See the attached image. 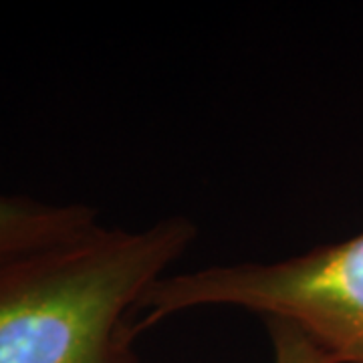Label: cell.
Listing matches in <instances>:
<instances>
[{"label": "cell", "instance_id": "cell-2", "mask_svg": "<svg viewBox=\"0 0 363 363\" xmlns=\"http://www.w3.org/2000/svg\"><path fill=\"white\" fill-rule=\"evenodd\" d=\"M200 307L283 319L337 363H363V233L272 262L166 274L138 305L140 331Z\"/></svg>", "mask_w": 363, "mask_h": 363}, {"label": "cell", "instance_id": "cell-3", "mask_svg": "<svg viewBox=\"0 0 363 363\" xmlns=\"http://www.w3.org/2000/svg\"><path fill=\"white\" fill-rule=\"evenodd\" d=\"M97 224V210L83 202L0 194V260L65 242Z\"/></svg>", "mask_w": 363, "mask_h": 363}, {"label": "cell", "instance_id": "cell-1", "mask_svg": "<svg viewBox=\"0 0 363 363\" xmlns=\"http://www.w3.org/2000/svg\"><path fill=\"white\" fill-rule=\"evenodd\" d=\"M196 238L188 216L140 230L97 224L0 260V363H145L131 317Z\"/></svg>", "mask_w": 363, "mask_h": 363}, {"label": "cell", "instance_id": "cell-4", "mask_svg": "<svg viewBox=\"0 0 363 363\" xmlns=\"http://www.w3.org/2000/svg\"><path fill=\"white\" fill-rule=\"evenodd\" d=\"M272 345V363H337L298 327L283 319H264Z\"/></svg>", "mask_w": 363, "mask_h": 363}]
</instances>
